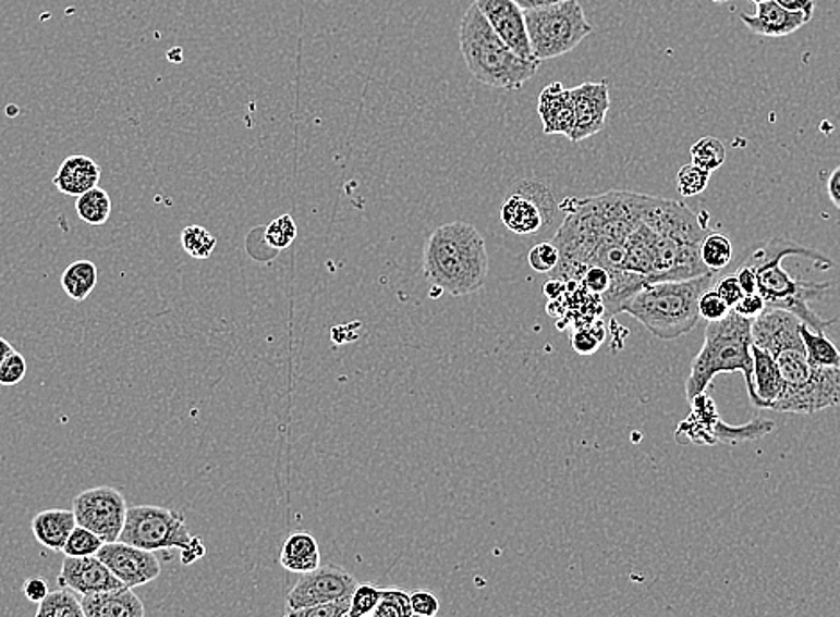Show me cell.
<instances>
[{
    "instance_id": "obj_54",
    "label": "cell",
    "mask_w": 840,
    "mask_h": 617,
    "mask_svg": "<svg viewBox=\"0 0 840 617\" xmlns=\"http://www.w3.org/2000/svg\"><path fill=\"white\" fill-rule=\"evenodd\" d=\"M711 2H717V4H721V2H728V0H711Z\"/></svg>"
},
{
    "instance_id": "obj_14",
    "label": "cell",
    "mask_w": 840,
    "mask_h": 617,
    "mask_svg": "<svg viewBox=\"0 0 840 617\" xmlns=\"http://www.w3.org/2000/svg\"><path fill=\"white\" fill-rule=\"evenodd\" d=\"M494 33L523 60L535 61L527 38L524 11L513 0H474Z\"/></svg>"
},
{
    "instance_id": "obj_23",
    "label": "cell",
    "mask_w": 840,
    "mask_h": 617,
    "mask_svg": "<svg viewBox=\"0 0 840 617\" xmlns=\"http://www.w3.org/2000/svg\"><path fill=\"white\" fill-rule=\"evenodd\" d=\"M279 563L292 573H312L320 566V550L317 539L308 532L290 533L284 541Z\"/></svg>"
},
{
    "instance_id": "obj_12",
    "label": "cell",
    "mask_w": 840,
    "mask_h": 617,
    "mask_svg": "<svg viewBox=\"0 0 840 617\" xmlns=\"http://www.w3.org/2000/svg\"><path fill=\"white\" fill-rule=\"evenodd\" d=\"M97 557L111 569V573L119 578L125 588H139L153 582L161 575V564L155 552H145L122 541L105 543Z\"/></svg>"
},
{
    "instance_id": "obj_2",
    "label": "cell",
    "mask_w": 840,
    "mask_h": 617,
    "mask_svg": "<svg viewBox=\"0 0 840 617\" xmlns=\"http://www.w3.org/2000/svg\"><path fill=\"white\" fill-rule=\"evenodd\" d=\"M423 272L433 286L453 297L479 292L488 277L485 239L471 223H446L435 229L424 247Z\"/></svg>"
},
{
    "instance_id": "obj_51",
    "label": "cell",
    "mask_w": 840,
    "mask_h": 617,
    "mask_svg": "<svg viewBox=\"0 0 840 617\" xmlns=\"http://www.w3.org/2000/svg\"><path fill=\"white\" fill-rule=\"evenodd\" d=\"M13 351H15V348H13L4 337H0V365H2Z\"/></svg>"
},
{
    "instance_id": "obj_7",
    "label": "cell",
    "mask_w": 840,
    "mask_h": 617,
    "mask_svg": "<svg viewBox=\"0 0 840 617\" xmlns=\"http://www.w3.org/2000/svg\"><path fill=\"white\" fill-rule=\"evenodd\" d=\"M186 518L181 510L156 507V505H136L127 510L124 530L119 541L131 544L145 552L158 550H184L192 543Z\"/></svg>"
},
{
    "instance_id": "obj_56",
    "label": "cell",
    "mask_w": 840,
    "mask_h": 617,
    "mask_svg": "<svg viewBox=\"0 0 840 617\" xmlns=\"http://www.w3.org/2000/svg\"><path fill=\"white\" fill-rule=\"evenodd\" d=\"M728 2H730V0H728Z\"/></svg>"
},
{
    "instance_id": "obj_18",
    "label": "cell",
    "mask_w": 840,
    "mask_h": 617,
    "mask_svg": "<svg viewBox=\"0 0 840 617\" xmlns=\"http://www.w3.org/2000/svg\"><path fill=\"white\" fill-rule=\"evenodd\" d=\"M538 116L543 120L544 133L562 134L571 138L574 131L571 89L563 88L562 83L546 86L538 97Z\"/></svg>"
},
{
    "instance_id": "obj_36",
    "label": "cell",
    "mask_w": 840,
    "mask_h": 617,
    "mask_svg": "<svg viewBox=\"0 0 840 617\" xmlns=\"http://www.w3.org/2000/svg\"><path fill=\"white\" fill-rule=\"evenodd\" d=\"M379 602H381V588H376L373 583H358V588L351 597L349 616H370Z\"/></svg>"
},
{
    "instance_id": "obj_53",
    "label": "cell",
    "mask_w": 840,
    "mask_h": 617,
    "mask_svg": "<svg viewBox=\"0 0 840 617\" xmlns=\"http://www.w3.org/2000/svg\"><path fill=\"white\" fill-rule=\"evenodd\" d=\"M412 617H437V616H424V614H412Z\"/></svg>"
},
{
    "instance_id": "obj_45",
    "label": "cell",
    "mask_w": 840,
    "mask_h": 617,
    "mask_svg": "<svg viewBox=\"0 0 840 617\" xmlns=\"http://www.w3.org/2000/svg\"><path fill=\"white\" fill-rule=\"evenodd\" d=\"M735 277L739 284H741L744 295H755V293H758L755 270L750 264L742 262L741 268H736Z\"/></svg>"
},
{
    "instance_id": "obj_9",
    "label": "cell",
    "mask_w": 840,
    "mask_h": 617,
    "mask_svg": "<svg viewBox=\"0 0 840 617\" xmlns=\"http://www.w3.org/2000/svg\"><path fill=\"white\" fill-rule=\"evenodd\" d=\"M72 510L80 527L99 535L105 543H114L122 535L130 507L120 491L100 485L77 494L72 502Z\"/></svg>"
},
{
    "instance_id": "obj_21",
    "label": "cell",
    "mask_w": 840,
    "mask_h": 617,
    "mask_svg": "<svg viewBox=\"0 0 840 617\" xmlns=\"http://www.w3.org/2000/svg\"><path fill=\"white\" fill-rule=\"evenodd\" d=\"M75 527L77 521L74 510L65 509L41 510L31 521V530L36 541L50 552H63Z\"/></svg>"
},
{
    "instance_id": "obj_5",
    "label": "cell",
    "mask_w": 840,
    "mask_h": 617,
    "mask_svg": "<svg viewBox=\"0 0 840 617\" xmlns=\"http://www.w3.org/2000/svg\"><path fill=\"white\" fill-rule=\"evenodd\" d=\"M460 50L474 79L490 88L521 89L540 66L538 61L523 60L512 52L476 4L468 5L460 24Z\"/></svg>"
},
{
    "instance_id": "obj_33",
    "label": "cell",
    "mask_w": 840,
    "mask_h": 617,
    "mask_svg": "<svg viewBox=\"0 0 840 617\" xmlns=\"http://www.w3.org/2000/svg\"><path fill=\"white\" fill-rule=\"evenodd\" d=\"M295 237H297V225L290 214L276 218L269 223V227L265 229V243L278 252L289 248L295 242Z\"/></svg>"
},
{
    "instance_id": "obj_47",
    "label": "cell",
    "mask_w": 840,
    "mask_h": 617,
    "mask_svg": "<svg viewBox=\"0 0 840 617\" xmlns=\"http://www.w3.org/2000/svg\"><path fill=\"white\" fill-rule=\"evenodd\" d=\"M775 2L783 10L792 11V13H805V15L811 16H814V8H816L814 0H775Z\"/></svg>"
},
{
    "instance_id": "obj_20",
    "label": "cell",
    "mask_w": 840,
    "mask_h": 617,
    "mask_svg": "<svg viewBox=\"0 0 840 617\" xmlns=\"http://www.w3.org/2000/svg\"><path fill=\"white\" fill-rule=\"evenodd\" d=\"M81 605L86 617H145L144 603L130 588L83 596Z\"/></svg>"
},
{
    "instance_id": "obj_43",
    "label": "cell",
    "mask_w": 840,
    "mask_h": 617,
    "mask_svg": "<svg viewBox=\"0 0 840 617\" xmlns=\"http://www.w3.org/2000/svg\"><path fill=\"white\" fill-rule=\"evenodd\" d=\"M731 311L736 312L739 317L747 318V320H755V318L760 317L762 312L766 311V300L758 293L744 295Z\"/></svg>"
},
{
    "instance_id": "obj_42",
    "label": "cell",
    "mask_w": 840,
    "mask_h": 617,
    "mask_svg": "<svg viewBox=\"0 0 840 617\" xmlns=\"http://www.w3.org/2000/svg\"><path fill=\"white\" fill-rule=\"evenodd\" d=\"M413 614H424V616H437L440 602L437 594L431 591H412L410 593Z\"/></svg>"
},
{
    "instance_id": "obj_49",
    "label": "cell",
    "mask_w": 840,
    "mask_h": 617,
    "mask_svg": "<svg viewBox=\"0 0 840 617\" xmlns=\"http://www.w3.org/2000/svg\"><path fill=\"white\" fill-rule=\"evenodd\" d=\"M826 189H828L831 203L840 211V166L831 172L828 183H826Z\"/></svg>"
},
{
    "instance_id": "obj_32",
    "label": "cell",
    "mask_w": 840,
    "mask_h": 617,
    "mask_svg": "<svg viewBox=\"0 0 840 617\" xmlns=\"http://www.w3.org/2000/svg\"><path fill=\"white\" fill-rule=\"evenodd\" d=\"M102 546H105V541L99 535H95L90 530L83 529L77 525L70 533L63 554L65 557H94V555L99 554Z\"/></svg>"
},
{
    "instance_id": "obj_26",
    "label": "cell",
    "mask_w": 840,
    "mask_h": 617,
    "mask_svg": "<svg viewBox=\"0 0 840 617\" xmlns=\"http://www.w3.org/2000/svg\"><path fill=\"white\" fill-rule=\"evenodd\" d=\"M75 211L77 217L88 225L99 227L105 225L111 217V198L106 189L97 188L86 192L85 195L77 197L75 202Z\"/></svg>"
},
{
    "instance_id": "obj_22",
    "label": "cell",
    "mask_w": 840,
    "mask_h": 617,
    "mask_svg": "<svg viewBox=\"0 0 840 617\" xmlns=\"http://www.w3.org/2000/svg\"><path fill=\"white\" fill-rule=\"evenodd\" d=\"M751 356H753V379H755L758 409L771 410L775 402L786 391V381H783L775 359L767 351L753 345L751 346Z\"/></svg>"
},
{
    "instance_id": "obj_29",
    "label": "cell",
    "mask_w": 840,
    "mask_h": 617,
    "mask_svg": "<svg viewBox=\"0 0 840 617\" xmlns=\"http://www.w3.org/2000/svg\"><path fill=\"white\" fill-rule=\"evenodd\" d=\"M691 156L692 164H696L699 169L711 173L721 169L725 161H727V149H725V144H722L721 139L714 138V136H705V138L692 145Z\"/></svg>"
},
{
    "instance_id": "obj_48",
    "label": "cell",
    "mask_w": 840,
    "mask_h": 617,
    "mask_svg": "<svg viewBox=\"0 0 840 617\" xmlns=\"http://www.w3.org/2000/svg\"><path fill=\"white\" fill-rule=\"evenodd\" d=\"M544 293L551 301L560 300L568 293V286H565V282L562 279L551 277L544 284Z\"/></svg>"
},
{
    "instance_id": "obj_28",
    "label": "cell",
    "mask_w": 840,
    "mask_h": 617,
    "mask_svg": "<svg viewBox=\"0 0 840 617\" xmlns=\"http://www.w3.org/2000/svg\"><path fill=\"white\" fill-rule=\"evenodd\" d=\"M35 617H86V614L74 591L60 588L50 591Z\"/></svg>"
},
{
    "instance_id": "obj_19",
    "label": "cell",
    "mask_w": 840,
    "mask_h": 617,
    "mask_svg": "<svg viewBox=\"0 0 840 617\" xmlns=\"http://www.w3.org/2000/svg\"><path fill=\"white\" fill-rule=\"evenodd\" d=\"M100 181V166L88 156H70L63 161L52 183L63 195L81 197L86 192L97 188Z\"/></svg>"
},
{
    "instance_id": "obj_11",
    "label": "cell",
    "mask_w": 840,
    "mask_h": 617,
    "mask_svg": "<svg viewBox=\"0 0 840 617\" xmlns=\"http://www.w3.org/2000/svg\"><path fill=\"white\" fill-rule=\"evenodd\" d=\"M840 405V368H812V377L805 387L783 395L775 402V412L814 415L819 410Z\"/></svg>"
},
{
    "instance_id": "obj_3",
    "label": "cell",
    "mask_w": 840,
    "mask_h": 617,
    "mask_svg": "<svg viewBox=\"0 0 840 617\" xmlns=\"http://www.w3.org/2000/svg\"><path fill=\"white\" fill-rule=\"evenodd\" d=\"M716 272L689 281H664L647 284L622 307L658 340L672 341L685 336L697 325V304L703 293L716 284Z\"/></svg>"
},
{
    "instance_id": "obj_4",
    "label": "cell",
    "mask_w": 840,
    "mask_h": 617,
    "mask_svg": "<svg viewBox=\"0 0 840 617\" xmlns=\"http://www.w3.org/2000/svg\"><path fill=\"white\" fill-rule=\"evenodd\" d=\"M753 320L742 318L730 311L725 320L708 323L705 331V343L691 366V375L685 382L686 400L692 402L705 393L706 387L719 373H736L741 371L746 381L747 393L753 407L758 409V398L753 379V336H751Z\"/></svg>"
},
{
    "instance_id": "obj_38",
    "label": "cell",
    "mask_w": 840,
    "mask_h": 617,
    "mask_svg": "<svg viewBox=\"0 0 840 617\" xmlns=\"http://www.w3.org/2000/svg\"><path fill=\"white\" fill-rule=\"evenodd\" d=\"M529 267L538 273H552L560 264V250L555 243H538L527 256Z\"/></svg>"
},
{
    "instance_id": "obj_40",
    "label": "cell",
    "mask_w": 840,
    "mask_h": 617,
    "mask_svg": "<svg viewBox=\"0 0 840 617\" xmlns=\"http://www.w3.org/2000/svg\"><path fill=\"white\" fill-rule=\"evenodd\" d=\"M27 373V362L19 351H13L2 365H0V385H16L24 381Z\"/></svg>"
},
{
    "instance_id": "obj_25",
    "label": "cell",
    "mask_w": 840,
    "mask_h": 617,
    "mask_svg": "<svg viewBox=\"0 0 840 617\" xmlns=\"http://www.w3.org/2000/svg\"><path fill=\"white\" fill-rule=\"evenodd\" d=\"M800 332L811 368H840L839 348L826 337L825 332H814L805 323H801Z\"/></svg>"
},
{
    "instance_id": "obj_30",
    "label": "cell",
    "mask_w": 840,
    "mask_h": 617,
    "mask_svg": "<svg viewBox=\"0 0 840 617\" xmlns=\"http://www.w3.org/2000/svg\"><path fill=\"white\" fill-rule=\"evenodd\" d=\"M181 247L194 259H208L217 247V237L203 225H188L181 233Z\"/></svg>"
},
{
    "instance_id": "obj_17",
    "label": "cell",
    "mask_w": 840,
    "mask_h": 617,
    "mask_svg": "<svg viewBox=\"0 0 840 617\" xmlns=\"http://www.w3.org/2000/svg\"><path fill=\"white\" fill-rule=\"evenodd\" d=\"M742 24L755 35L767 36V38H783L801 29L803 25L812 21L811 15L805 13H792L776 4L775 0H767L762 4H756L755 15L741 13Z\"/></svg>"
},
{
    "instance_id": "obj_27",
    "label": "cell",
    "mask_w": 840,
    "mask_h": 617,
    "mask_svg": "<svg viewBox=\"0 0 840 617\" xmlns=\"http://www.w3.org/2000/svg\"><path fill=\"white\" fill-rule=\"evenodd\" d=\"M702 261L710 272L727 270L733 261V245L730 237L722 233H708L702 245Z\"/></svg>"
},
{
    "instance_id": "obj_13",
    "label": "cell",
    "mask_w": 840,
    "mask_h": 617,
    "mask_svg": "<svg viewBox=\"0 0 840 617\" xmlns=\"http://www.w3.org/2000/svg\"><path fill=\"white\" fill-rule=\"evenodd\" d=\"M571 99L574 108V131L569 139L572 144L601 133L607 125V114L610 109V88L607 81H599V83L588 81L572 88Z\"/></svg>"
},
{
    "instance_id": "obj_24",
    "label": "cell",
    "mask_w": 840,
    "mask_h": 617,
    "mask_svg": "<svg viewBox=\"0 0 840 617\" xmlns=\"http://www.w3.org/2000/svg\"><path fill=\"white\" fill-rule=\"evenodd\" d=\"M97 281H99V270L95 267V262L81 259L66 267L61 277V286L72 300L83 301L90 297Z\"/></svg>"
},
{
    "instance_id": "obj_6",
    "label": "cell",
    "mask_w": 840,
    "mask_h": 617,
    "mask_svg": "<svg viewBox=\"0 0 840 617\" xmlns=\"http://www.w3.org/2000/svg\"><path fill=\"white\" fill-rule=\"evenodd\" d=\"M524 21L533 60L538 63L568 54L594 33L577 0H563L549 8L524 11Z\"/></svg>"
},
{
    "instance_id": "obj_52",
    "label": "cell",
    "mask_w": 840,
    "mask_h": 617,
    "mask_svg": "<svg viewBox=\"0 0 840 617\" xmlns=\"http://www.w3.org/2000/svg\"><path fill=\"white\" fill-rule=\"evenodd\" d=\"M753 4H762V2H767V0H751Z\"/></svg>"
},
{
    "instance_id": "obj_50",
    "label": "cell",
    "mask_w": 840,
    "mask_h": 617,
    "mask_svg": "<svg viewBox=\"0 0 840 617\" xmlns=\"http://www.w3.org/2000/svg\"><path fill=\"white\" fill-rule=\"evenodd\" d=\"M523 11L540 10L549 5L560 4L563 0H513Z\"/></svg>"
},
{
    "instance_id": "obj_15",
    "label": "cell",
    "mask_w": 840,
    "mask_h": 617,
    "mask_svg": "<svg viewBox=\"0 0 840 617\" xmlns=\"http://www.w3.org/2000/svg\"><path fill=\"white\" fill-rule=\"evenodd\" d=\"M58 585L70 589L81 596H92V594L108 593V591L125 588L124 583L111 573V569L97 555L94 557H65L61 564Z\"/></svg>"
},
{
    "instance_id": "obj_1",
    "label": "cell",
    "mask_w": 840,
    "mask_h": 617,
    "mask_svg": "<svg viewBox=\"0 0 840 617\" xmlns=\"http://www.w3.org/2000/svg\"><path fill=\"white\" fill-rule=\"evenodd\" d=\"M789 256L806 257L816 261L819 268L833 267V262L828 257L820 256L816 250H808L798 243L781 242V239H775L755 248L744 262L755 270L758 295L766 300V309L792 312L812 331L825 332L826 326L836 323V320L826 321L817 317L811 309V301L823 297L830 289L831 284L792 277L781 264V261Z\"/></svg>"
},
{
    "instance_id": "obj_37",
    "label": "cell",
    "mask_w": 840,
    "mask_h": 617,
    "mask_svg": "<svg viewBox=\"0 0 840 617\" xmlns=\"http://www.w3.org/2000/svg\"><path fill=\"white\" fill-rule=\"evenodd\" d=\"M351 597H343L337 602L318 603L312 607L287 608V614L283 617H343L349 614V608H351Z\"/></svg>"
},
{
    "instance_id": "obj_44",
    "label": "cell",
    "mask_w": 840,
    "mask_h": 617,
    "mask_svg": "<svg viewBox=\"0 0 840 617\" xmlns=\"http://www.w3.org/2000/svg\"><path fill=\"white\" fill-rule=\"evenodd\" d=\"M22 591H24V596L27 597L29 602L38 603V605H40L50 593L49 583L46 582V578L44 577L27 578Z\"/></svg>"
},
{
    "instance_id": "obj_39",
    "label": "cell",
    "mask_w": 840,
    "mask_h": 617,
    "mask_svg": "<svg viewBox=\"0 0 840 617\" xmlns=\"http://www.w3.org/2000/svg\"><path fill=\"white\" fill-rule=\"evenodd\" d=\"M697 311H699V318L708 321V323H716V321L725 320L730 314V307L727 306V301L722 300L717 295L716 289L711 287L708 292L703 293L697 304Z\"/></svg>"
},
{
    "instance_id": "obj_41",
    "label": "cell",
    "mask_w": 840,
    "mask_h": 617,
    "mask_svg": "<svg viewBox=\"0 0 840 617\" xmlns=\"http://www.w3.org/2000/svg\"><path fill=\"white\" fill-rule=\"evenodd\" d=\"M714 289H716L717 295H719L722 300L727 301V306L730 307V309H733V307L742 300V297H744V292H742L741 284L736 281L735 273H733V275L719 277V281L714 284Z\"/></svg>"
},
{
    "instance_id": "obj_16",
    "label": "cell",
    "mask_w": 840,
    "mask_h": 617,
    "mask_svg": "<svg viewBox=\"0 0 840 617\" xmlns=\"http://www.w3.org/2000/svg\"><path fill=\"white\" fill-rule=\"evenodd\" d=\"M801 323L803 321L794 317L792 312L781 311V309H766L760 317L753 320V325H751L753 345L767 351L769 356H776L778 351L805 345L803 337H801Z\"/></svg>"
},
{
    "instance_id": "obj_31",
    "label": "cell",
    "mask_w": 840,
    "mask_h": 617,
    "mask_svg": "<svg viewBox=\"0 0 840 617\" xmlns=\"http://www.w3.org/2000/svg\"><path fill=\"white\" fill-rule=\"evenodd\" d=\"M410 593L403 589H381V602L370 617H412Z\"/></svg>"
},
{
    "instance_id": "obj_46",
    "label": "cell",
    "mask_w": 840,
    "mask_h": 617,
    "mask_svg": "<svg viewBox=\"0 0 840 617\" xmlns=\"http://www.w3.org/2000/svg\"><path fill=\"white\" fill-rule=\"evenodd\" d=\"M205 555V543L200 541V538H194L186 548L181 550V564H183V566H192V564L197 563V560H200Z\"/></svg>"
},
{
    "instance_id": "obj_34",
    "label": "cell",
    "mask_w": 840,
    "mask_h": 617,
    "mask_svg": "<svg viewBox=\"0 0 840 617\" xmlns=\"http://www.w3.org/2000/svg\"><path fill=\"white\" fill-rule=\"evenodd\" d=\"M605 336H607V329L602 325L601 320L585 323V325L577 326L576 332L572 334V346L577 354L591 356V354H596L597 348L605 341Z\"/></svg>"
},
{
    "instance_id": "obj_8",
    "label": "cell",
    "mask_w": 840,
    "mask_h": 617,
    "mask_svg": "<svg viewBox=\"0 0 840 617\" xmlns=\"http://www.w3.org/2000/svg\"><path fill=\"white\" fill-rule=\"evenodd\" d=\"M560 211L555 195L540 181H523L508 193L501 206V220L519 236H535L546 231Z\"/></svg>"
},
{
    "instance_id": "obj_10",
    "label": "cell",
    "mask_w": 840,
    "mask_h": 617,
    "mask_svg": "<svg viewBox=\"0 0 840 617\" xmlns=\"http://www.w3.org/2000/svg\"><path fill=\"white\" fill-rule=\"evenodd\" d=\"M358 588L354 575L334 564L318 566L312 573L301 575L287 596V608H303L318 603L337 602L351 597Z\"/></svg>"
},
{
    "instance_id": "obj_35",
    "label": "cell",
    "mask_w": 840,
    "mask_h": 617,
    "mask_svg": "<svg viewBox=\"0 0 840 617\" xmlns=\"http://www.w3.org/2000/svg\"><path fill=\"white\" fill-rule=\"evenodd\" d=\"M710 172L699 169L696 164H685L677 175V189L683 197H696L702 195L708 183H710Z\"/></svg>"
},
{
    "instance_id": "obj_55",
    "label": "cell",
    "mask_w": 840,
    "mask_h": 617,
    "mask_svg": "<svg viewBox=\"0 0 840 617\" xmlns=\"http://www.w3.org/2000/svg\"><path fill=\"white\" fill-rule=\"evenodd\" d=\"M343 617H353V616H349V614H345V616ZM360 617H370V616H360Z\"/></svg>"
}]
</instances>
